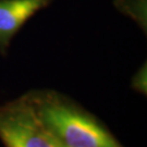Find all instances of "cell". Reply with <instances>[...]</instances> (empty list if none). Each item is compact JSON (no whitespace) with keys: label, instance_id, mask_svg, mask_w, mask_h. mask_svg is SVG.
Listing matches in <instances>:
<instances>
[{"label":"cell","instance_id":"2","mask_svg":"<svg viewBox=\"0 0 147 147\" xmlns=\"http://www.w3.org/2000/svg\"><path fill=\"white\" fill-rule=\"evenodd\" d=\"M0 140L5 147H53L28 93L0 106Z\"/></svg>","mask_w":147,"mask_h":147},{"label":"cell","instance_id":"1","mask_svg":"<svg viewBox=\"0 0 147 147\" xmlns=\"http://www.w3.org/2000/svg\"><path fill=\"white\" fill-rule=\"evenodd\" d=\"M45 129L69 147H122L93 115L53 90L28 92Z\"/></svg>","mask_w":147,"mask_h":147},{"label":"cell","instance_id":"5","mask_svg":"<svg viewBox=\"0 0 147 147\" xmlns=\"http://www.w3.org/2000/svg\"><path fill=\"white\" fill-rule=\"evenodd\" d=\"M46 131H47V130H46ZM47 133H48V135H49V138H50V142H51L53 147H69V146H67V145L62 144L61 142H59L58 140H56V138H55V137H53L48 131H47Z\"/></svg>","mask_w":147,"mask_h":147},{"label":"cell","instance_id":"4","mask_svg":"<svg viewBox=\"0 0 147 147\" xmlns=\"http://www.w3.org/2000/svg\"><path fill=\"white\" fill-rule=\"evenodd\" d=\"M132 87L141 93L146 94V64L140 69L132 81Z\"/></svg>","mask_w":147,"mask_h":147},{"label":"cell","instance_id":"3","mask_svg":"<svg viewBox=\"0 0 147 147\" xmlns=\"http://www.w3.org/2000/svg\"><path fill=\"white\" fill-rule=\"evenodd\" d=\"M53 0H0V53L5 56L11 40L32 16Z\"/></svg>","mask_w":147,"mask_h":147}]
</instances>
